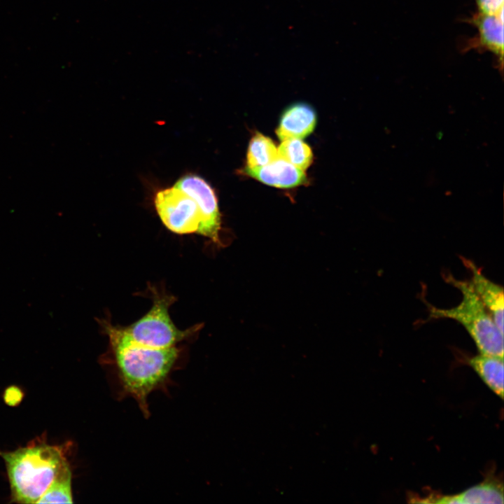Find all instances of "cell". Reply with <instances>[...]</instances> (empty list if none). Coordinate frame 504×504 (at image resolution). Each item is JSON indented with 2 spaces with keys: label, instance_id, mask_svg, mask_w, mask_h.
I'll return each mask as SVG.
<instances>
[{
  "label": "cell",
  "instance_id": "obj_1",
  "mask_svg": "<svg viewBox=\"0 0 504 504\" xmlns=\"http://www.w3.org/2000/svg\"><path fill=\"white\" fill-rule=\"evenodd\" d=\"M122 386L147 414V398L170 372L178 356L176 346L155 349L133 341L122 327L103 321Z\"/></svg>",
  "mask_w": 504,
  "mask_h": 504
},
{
  "label": "cell",
  "instance_id": "obj_2",
  "mask_svg": "<svg viewBox=\"0 0 504 504\" xmlns=\"http://www.w3.org/2000/svg\"><path fill=\"white\" fill-rule=\"evenodd\" d=\"M62 445H51L44 438L12 451H0L10 488V501L37 503L52 481L69 465Z\"/></svg>",
  "mask_w": 504,
  "mask_h": 504
},
{
  "label": "cell",
  "instance_id": "obj_3",
  "mask_svg": "<svg viewBox=\"0 0 504 504\" xmlns=\"http://www.w3.org/2000/svg\"><path fill=\"white\" fill-rule=\"evenodd\" d=\"M445 280L461 291L462 300L450 309L429 307L430 318H451L461 324L472 338L479 354L503 357V334L482 302L470 281L449 274Z\"/></svg>",
  "mask_w": 504,
  "mask_h": 504
},
{
  "label": "cell",
  "instance_id": "obj_4",
  "mask_svg": "<svg viewBox=\"0 0 504 504\" xmlns=\"http://www.w3.org/2000/svg\"><path fill=\"white\" fill-rule=\"evenodd\" d=\"M173 295L154 292L153 302L150 310L132 324L122 327L135 342L155 349L176 346L197 330L195 326L182 330L172 321L169 308L174 302Z\"/></svg>",
  "mask_w": 504,
  "mask_h": 504
},
{
  "label": "cell",
  "instance_id": "obj_5",
  "mask_svg": "<svg viewBox=\"0 0 504 504\" xmlns=\"http://www.w3.org/2000/svg\"><path fill=\"white\" fill-rule=\"evenodd\" d=\"M157 213L170 231L179 234L197 233L201 216L196 202L174 186L158 191L154 200Z\"/></svg>",
  "mask_w": 504,
  "mask_h": 504
},
{
  "label": "cell",
  "instance_id": "obj_6",
  "mask_svg": "<svg viewBox=\"0 0 504 504\" xmlns=\"http://www.w3.org/2000/svg\"><path fill=\"white\" fill-rule=\"evenodd\" d=\"M174 186L187 193L197 204L201 216L197 234L219 244L220 218L217 198L211 187L202 178L193 174L181 178Z\"/></svg>",
  "mask_w": 504,
  "mask_h": 504
},
{
  "label": "cell",
  "instance_id": "obj_7",
  "mask_svg": "<svg viewBox=\"0 0 504 504\" xmlns=\"http://www.w3.org/2000/svg\"><path fill=\"white\" fill-rule=\"evenodd\" d=\"M468 22L477 29V35L466 44L465 50L476 49L493 53L503 67V11L498 14L475 13Z\"/></svg>",
  "mask_w": 504,
  "mask_h": 504
},
{
  "label": "cell",
  "instance_id": "obj_8",
  "mask_svg": "<svg viewBox=\"0 0 504 504\" xmlns=\"http://www.w3.org/2000/svg\"><path fill=\"white\" fill-rule=\"evenodd\" d=\"M463 265L472 274L470 282L482 302L503 334V288L487 279L470 260L461 258Z\"/></svg>",
  "mask_w": 504,
  "mask_h": 504
},
{
  "label": "cell",
  "instance_id": "obj_9",
  "mask_svg": "<svg viewBox=\"0 0 504 504\" xmlns=\"http://www.w3.org/2000/svg\"><path fill=\"white\" fill-rule=\"evenodd\" d=\"M244 172L265 184L276 188H293L307 181L303 170L279 157L265 166L246 167Z\"/></svg>",
  "mask_w": 504,
  "mask_h": 504
},
{
  "label": "cell",
  "instance_id": "obj_10",
  "mask_svg": "<svg viewBox=\"0 0 504 504\" xmlns=\"http://www.w3.org/2000/svg\"><path fill=\"white\" fill-rule=\"evenodd\" d=\"M316 115L314 110L303 103L295 104L282 114L276 133L279 139H301L314 130Z\"/></svg>",
  "mask_w": 504,
  "mask_h": 504
},
{
  "label": "cell",
  "instance_id": "obj_11",
  "mask_svg": "<svg viewBox=\"0 0 504 504\" xmlns=\"http://www.w3.org/2000/svg\"><path fill=\"white\" fill-rule=\"evenodd\" d=\"M443 504L503 503V485L495 481H485L464 491L438 497L434 501Z\"/></svg>",
  "mask_w": 504,
  "mask_h": 504
},
{
  "label": "cell",
  "instance_id": "obj_12",
  "mask_svg": "<svg viewBox=\"0 0 504 504\" xmlns=\"http://www.w3.org/2000/svg\"><path fill=\"white\" fill-rule=\"evenodd\" d=\"M467 362L485 384L503 399V357L479 354L469 358Z\"/></svg>",
  "mask_w": 504,
  "mask_h": 504
},
{
  "label": "cell",
  "instance_id": "obj_13",
  "mask_svg": "<svg viewBox=\"0 0 504 504\" xmlns=\"http://www.w3.org/2000/svg\"><path fill=\"white\" fill-rule=\"evenodd\" d=\"M277 158V148L270 138L258 132L252 137L247 150V167L265 166Z\"/></svg>",
  "mask_w": 504,
  "mask_h": 504
},
{
  "label": "cell",
  "instance_id": "obj_14",
  "mask_svg": "<svg viewBox=\"0 0 504 504\" xmlns=\"http://www.w3.org/2000/svg\"><path fill=\"white\" fill-rule=\"evenodd\" d=\"M72 472L65 467L52 481L37 503H72Z\"/></svg>",
  "mask_w": 504,
  "mask_h": 504
},
{
  "label": "cell",
  "instance_id": "obj_15",
  "mask_svg": "<svg viewBox=\"0 0 504 504\" xmlns=\"http://www.w3.org/2000/svg\"><path fill=\"white\" fill-rule=\"evenodd\" d=\"M277 152L279 158L303 171L309 167L313 160L310 147L298 139L282 141Z\"/></svg>",
  "mask_w": 504,
  "mask_h": 504
},
{
  "label": "cell",
  "instance_id": "obj_16",
  "mask_svg": "<svg viewBox=\"0 0 504 504\" xmlns=\"http://www.w3.org/2000/svg\"><path fill=\"white\" fill-rule=\"evenodd\" d=\"M477 12L484 14H498L503 11L504 0H475Z\"/></svg>",
  "mask_w": 504,
  "mask_h": 504
},
{
  "label": "cell",
  "instance_id": "obj_17",
  "mask_svg": "<svg viewBox=\"0 0 504 504\" xmlns=\"http://www.w3.org/2000/svg\"><path fill=\"white\" fill-rule=\"evenodd\" d=\"M23 393L22 390L15 386L8 387L4 393L5 402L10 406L18 405L22 400Z\"/></svg>",
  "mask_w": 504,
  "mask_h": 504
}]
</instances>
